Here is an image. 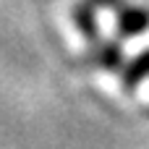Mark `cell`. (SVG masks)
<instances>
[{
	"label": "cell",
	"mask_w": 149,
	"mask_h": 149,
	"mask_svg": "<svg viewBox=\"0 0 149 149\" xmlns=\"http://www.w3.org/2000/svg\"><path fill=\"white\" fill-rule=\"evenodd\" d=\"M118 10H120V16H118L120 37H136V34H144L149 29V10H144V8H128V5H120Z\"/></svg>",
	"instance_id": "1"
},
{
	"label": "cell",
	"mask_w": 149,
	"mask_h": 149,
	"mask_svg": "<svg viewBox=\"0 0 149 149\" xmlns=\"http://www.w3.org/2000/svg\"><path fill=\"white\" fill-rule=\"evenodd\" d=\"M73 21H76V29L84 34V39H86L89 45L100 42V31H97V18H94V5H92V0L76 3V8H73Z\"/></svg>",
	"instance_id": "2"
},
{
	"label": "cell",
	"mask_w": 149,
	"mask_h": 149,
	"mask_svg": "<svg viewBox=\"0 0 149 149\" xmlns=\"http://www.w3.org/2000/svg\"><path fill=\"white\" fill-rule=\"evenodd\" d=\"M100 47H92V52H94V60L102 65V68H107V71H115V68H120V63H123V52H120V45H115V42H97Z\"/></svg>",
	"instance_id": "3"
},
{
	"label": "cell",
	"mask_w": 149,
	"mask_h": 149,
	"mask_svg": "<svg viewBox=\"0 0 149 149\" xmlns=\"http://www.w3.org/2000/svg\"><path fill=\"white\" fill-rule=\"evenodd\" d=\"M149 76V50L147 52H141L139 58H134L131 63H128V68L123 71V86L131 92L139 81H144Z\"/></svg>",
	"instance_id": "4"
},
{
	"label": "cell",
	"mask_w": 149,
	"mask_h": 149,
	"mask_svg": "<svg viewBox=\"0 0 149 149\" xmlns=\"http://www.w3.org/2000/svg\"><path fill=\"white\" fill-rule=\"evenodd\" d=\"M92 3H97L102 8H120V0H92Z\"/></svg>",
	"instance_id": "5"
}]
</instances>
